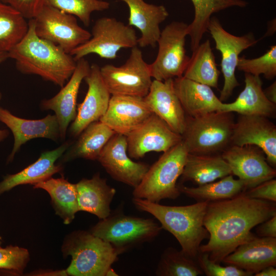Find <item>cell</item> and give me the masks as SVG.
Returning a JSON list of instances; mask_svg holds the SVG:
<instances>
[{
	"label": "cell",
	"mask_w": 276,
	"mask_h": 276,
	"mask_svg": "<svg viewBox=\"0 0 276 276\" xmlns=\"http://www.w3.org/2000/svg\"><path fill=\"white\" fill-rule=\"evenodd\" d=\"M237 68L245 73L256 76L263 74L268 80L276 76V45H273L261 56L248 59L239 57Z\"/></svg>",
	"instance_id": "8d00e7d4"
},
{
	"label": "cell",
	"mask_w": 276,
	"mask_h": 276,
	"mask_svg": "<svg viewBox=\"0 0 276 276\" xmlns=\"http://www.w3.org/2000/svg\"><path fill=\"white\" fill-rule=\"evenodd\" d=\"M144 100L153 113L175 132L182 134L185 127L186 114L175 93L173 79L152 81Z\"/></svg>",
	"instance_id": "44dd1931"
},
{
	"label": "cell",
	"mask_w": 276,
	"mask_h": 276,
	"mask_svg": "<svg viewBox=\"0 0 276 276\" xmlns=\"http://www.w3.org/2000/svg\"><path fill=\"white\" fill-rule=\"evenodd\" d=\"M97 64L90 65L85 80L88 89L83 102L78 104L75 120L70 128L72 135L77 136L90 123L99 121L106 112L111 95L108 90Z\"/></svg>",
	"instance_id": "e0dca14e"
},
{
	"label": "cell",
	"mask_w": 276,
	"mask_h": 276,
	"mask_svg": "<svg viewBox=\"0 0 276 276\" xmlns=\"http://www.w3.org/2000/svg\"><path fill=\"white\" fill-rule=\"evenodd\" d=\"M274 266H269L266 267L261 271L256 273V276H275L276 269Z\"/></svg>",
	"instance_id": "ee69618b"
},
{
	"label": "cell",
	"mask_w": 276,
	"mask_h": 276,
	"mask_svg": "<svg viewBox=\"0 0 276 276\" xmlns=\"http://www.w3.org/2000/svg\"><path fill=\"white\" fill-rule=\"evenodd\" d=\"M129 9L128 25L141 32L137 45L145 48L155 47L160 34V25L169 16L163 5L148 4L144 0H121Z\"/></svg>",
	"instance_id": "603a6c76"
},
{
	"label": "cell",
	"mask_w": 276,
	"mask_h": 276,
	"mask_svg": "<svg viewBox=\"0 0 276 276\" xmlns=\"http://www.w3.org/2000/svg\"><path fill=\"white\" fill-rule=\"evenodd\" d=\"M2 94L0 93V101L2 99ZM9 135V131L6 129H0V142L7 137Z\"/></svg>",
	"instance_id": "f6af8a7d"
},
{
	"label": "cell",
	"mask_w": 276,
	"mask_h": 276,
	"mask_svg": "<svg viewBox=\"0 0 276 276\" xmlns=\"http://www.w3.org/2000/svg\"><path fill=\"white\" fill-rule=\"evenodd\" d=\"M259 225L256 231L260 237L276 238V215Z\"/></svg>",
	"instance_id": "b9f144b4"
},
{
	"label": "cell",
	"mask_w": 276,
	"mask_h": 276,
	"mask_svg": "<svg viewBox=\"0 0 276 276\" xmlns=\"http://www.w3.org/2000/svg\"><path fill=\"white\" fill-rule=\"evenodd\" d=\"M222 262L251 274L276 265V238L255 237L238 246Z\"/></svg>",
	"instance_id": "7402d4cb"
},
{
	"label": "cell",
	"mask_w": 276,
	"mask_h": 276,
	"mask_svg": "<svg viewBox=\"0 0 276 276\" xmlns=\"http://www.w3.org/2000/svg\"><path fill=\"white\" fill-rule=\"evenodd\" d=\"M188 35V25L182 21H172L161 31L157 56L149 64L154 80L165 81L183 76L190 60L185 48Z\"/></svg>",
	"instance_id": "9c48e42d"
},
{
	"label": "cell",
	"mask_w": 276,
	"mask_h": 276,
	"mask_svg": "<svg viewBox=\"0 0 276 276\" xmlns=\"http://www.w3.org/2000/svg\"><path fill=\"white\" fill-rule=\"evenodd\" d=\"M16 10L26 19L34 18L44 5V0H0Z\"/></svg>",
	"instance_id": "ab89813d"
},
{
	"label": "cell",
	"mask_w": 276,
	"mask_h": 276,
	"mask_svg": "<svg viewBox=\"0 0 276 276\" xmlns=\"http://www.w3.org/2000/svg\"><path fill=\"white\" fill-rule=\"evenodd\" d=\"M44 5L74 15L86 27L90 25L93 12L104 11L110 7V3L103 0H44Z\"/></svg>",
	"instance_id": "d590c367"
},
{
	"label": "cell",
	"mask_w": 276,
	"mask_h": 276,
	"mask_svg": "<svg viewBox=\"0 0 276 276\" xmlns=\"http://www.w3.org/2000/svg\"><path fill=\"white\" fill-rule=\"evenodd\" d=\"M162 229L152 219L126 215L118 209L100 219L89 232L110 244L120 255L153 240Z\"/></svg>",
	"instance_id": "52a82bcc"
},
{
	"label": "cell",
	"mask_w": 276,
	"mask_h": 276,
	"mask_svg": "<svg viewBox=\"0 0 276 276\" xmlns=\"http://www.w3.org/2000/svg\"><path fill=\"white\" fill-rule=\"evenodd\" d=\"M197 263L208 276H251V273L234 266H222L209 259L205 253H199L197 259Z\"/></svg>",
	"instance_id": "f35d334b"
},
{
	"label": "cell",
	"mask_w": 276,
	"mask_h": 276,
	"mask_svg": "<svg viewBox=\"0 0 276 276\" xmlns=\"http://www.w3.org/2000/svg\"><path fill=\"white\" fill-rule=\"evenodd\" d=\"M175 93L187 116L196 117L221 111L223 104L212 87L184 77L173 79Z\"/></svg>",
	"instance_id": "d4e9b609"
},
{
	"label": "cell",
	"mask_w": 276,
	"mask_h": 276,
	"mask_svg": "<svg viewBox=\"0 0 276 276\" xmlns=\"http://www.w3.org/2000/svg\"><path fill=\"white\" fill-rule=\"evenodd\" d=\"M1 239H2V238H1V237L0 236V245H1Z\"/></svg>",
	"instance_id": "7dc6e473"
},
{
	"label": "cell",
	"mask_w": 276,
	"mask_h": 276,
	"mask_svg": "<svg viewBox=\"0 0 276 276\" xmlns=\"http://www.w3.org/2000/svg\"><path fill=\"white\" fill-rule=\"evenodd\" d=\"M275 215V202L249 198L244 191L231 198L209 202L203 224L209 240L200 245L199 253L220 263L238 246L256 237L253 227Z\"/></svg>",
	"instance_id": "6da1fadb"
},
{
	"label": "cell",
	"mask_w": 276,
	"mask_h": 276,
	"mask_svg": "<svg viewBox=\"0 0 276 276\" xmlns=\"http://www.w3.org/2000/svg\"><path fill=\"white\" fill-rule=\"evenodd\" d=\"M247 196L271 202L276 201V180L273 178L264 181L245 191Z\"/></svg>",
	"instance_id": "60d3db41"
},
{
	"label": "cell",
	"mask_w": 276,
	"mask_h": 276,
	"mask_svg": "<svg viewBox=\"0 0 276 276\" xmlns=\"http://www.w3.org/2000/svg\"><path fill=\"white\" fill-rule=\"evenodd\" d=\"M30 260L28 250L18 246L0 247V270L22 274Z\"/></svg>",
	"instance_id": "74e56055"
},
{
	"label": "cell",
	"mask_w": 276,
	"mask_h": 276,
	"mask_svg": "<svg viewBox=\"0 0 276 276\" xmlns=\"http://www.w3.org/2000/svg\"><path fill=\"white\" fill-rule=\"evenodd\" d=\"M126 136L128 154L135 159L149 152H166L182 141L181 134L154 113Z\"/></svg>",
	"instance_id": "5bb4252c"
},
{
	"label": "cell",
	"mask_w": 276,
	"mask_h": 276,
	"mask_svg": "<svg viewBox=\"0 0 276 276\" xmlns=\"http://www.w3.org/2000/svg\"><path fill=\"white\" fill-rule=\"evenodd\" d=\"M116 133L100 120L90 123L80 133L75 144L66 150L62 161L77 158L97 160L104 146Z\"/></svg>",
	"instance_id": "f1b7e54d"
},
{
	"label": "cell",
	"mask_w": 276,
	"mask_h": 276,
	"mask_svg": "<svg viewBox=\"0 0 276 276\" xmlns=\"http://www.w3.org/2000/svg\"><path fill=\"white\" fill-rule=\"evenodd\" d=\"M71 143L66 142L58 148L42 152L36 161L14 174L7 175L0 182V196L16 186L35 185L45 180L63 169L61 165H56V160L62 156Z\"/></svg>",
	"instance_id": "cb8c5ba5"
},
{
	"label": "cell",
	"mask_w": 276,
	"mask_h": 276,
	"mask_svg": "<svg viewBox=\"0 0 276 276\" xmlns=\"http://www.w3.org/2000/svg\"><path fill=\"white\" fill-rule=\"evenodd\" d=\"M208 31L215 41L216 49L221 55V67L224 84L219 99L223 102L231 97L234 89L240 85L235 75L240 54L256 44L258 40L251 33L241 36L231 34L223 28L216 17L211 18Z\"/></svg>",
	"instance_id": "7c38bea8"
},
{
	"label": "cell",
	"mask_w": 276,
	"mask_h": 276,
	"mask_svg": "<svg viewBox=\"0 0 276 276\" xmlns=\"http://www.w3.org/2000/svg\"><path fill=\"white\" fill-rule=\"evenodd\" d=\"M263 91L268 100L276 104V82L274 81Z\"/></svg>",
	"instance_id": "7bdbcfd3"
},
{
	"label": "cell",
	"mask_w": 276,
	"mask_h": 276,
	"mask_svg": "<svg viewBox=\"0 0 276 276\" xmlns=\"http://www.w3.org/2000/svg\"><path fill=\"white\" fill-rule=\"evenodd\" d=\"M61 250L66 258L71 256L67 275L73 276L118 275L112 265L119 255L108 243L89 231H76L65 238Z\"/></svg>",
	"instance_id": "277c9868"
},
{
	"label": "cell",
	"mask_w": 276,
	"mask_h": 276,
	"mask_svg": "<svg viewBox=\"0 0 276 276\" xmlns=\"http://www.w3.org/2000/svg\"><path fill=\"white\" fill-rule=\"evenodd\" d=\"M221 155L229 166L232 175L243 182L245 190L275 177V169L268 164L264 152L257 146L231 145Z\"/></svg>",
	"instance_id": "4fadbf2b"
},
{
	"label": "cell",
	"mask_w": 276,
	"mask_h": 276,
	"mask_svg": "<svg viewBox=\"0 0 276 276\" xmlns=\"http://www.w3.org/2000/svg\"><path fill=\"white\" fill-rule=\"evenodd\" d=\"M152 113L143 97L111 95L107 109L99 120L116 133L127 135Z\"/></svg>",
	"instance_id": "d6986e66"
},
{
	"label": "cell",
	"mask_w": 276,
	"mask_h": 276,
	"mask_svg": "<svg viewBox=\"0 0 276 276\" xmlns=\"http://www.w3.org/2000/svg\"><path fill=\"white\" fill-rule=\"evenodd\" d=\"M245 86L236 100L224 103L221 111L237 112L241 115L261 116L273 118L275 115L276 104L265 96L260 76L245 73Z\"/></svg>",
	"instance_id": "484cf974"
},
{
	"label": "cell",
	"mask_w": 276,
	"mask_h": 276,
	"mask_svg": "<svg viewBox=\"0 0 276 276\" xmlns=\"http://www.w3.org/2000/svg\"><path fill=\"white\" fill-rule=\"evenodd\" d=\"M194 8V17L188 25V35L191 39V49L195 50L200 43L213 14L231 7H245L244 0H191Z\"/></svg>",
	"instance_id": "4dcf8cb0"
},
{
	"label": "cell",
	"mask_w": 276,
	"mask_h": 276,
	"mask_svg": "<svg viewBox=\"0 0 276 276\" xmlns=\"http://www.w3.org/2000/svg\"><path fill=\"white\" fill-rule=\"evenodd\" d=\"M188 153L182 141L164 152L134 188L133 198L156 203L164 199L177 198L180 194L177 180L182 173Z\"/></svg>",
	"instance_id": "5b68a950"
},
{
	"label": "cell",
	"mask_w": 276,
	"mask_h": 276,
	"mask_svg": "<svg viewBox=\"0 0 276 276\" xmlns=\"http://www.w3.org/2000/svg\"><path fill=\"white\" fill-rule=\"evenodd\" d=\"M203 273L195 260L172 247L163 251L155 271L158 276H197Z\"/></svg>",
	"instance_id": "e575fe53"
},
{
	"label": "cell",
	"mask_w": 276,
	"mask_h": 276,
	"mask_svg": "<svg viewBox=\"0 0 276 276\" xmlns=\"http://www.w3.org/2000/svg\"><path fill=\"white\" fill-rule=\"evenodd\" d=\"M180 193L199 201L212 202L234 197L245 191L243 182L235 179L232 174L218 181L211 182L196 187L177 185Z\"/></svg>",
	"instance_id": "d6a6232c"
},
{
	"label": "cell",
	"mask_w": 276,
	"mask_h": 276,
	"mask_svg": "<svg viewBox=\"0 0 276 276\" xmlns=\"http://www.w3.org/2000/svg\"><path fill=\"white\" fill-rule=\"evenodd\" d=\"M0 121L10 129L14 136V145L8 162H11L21 145L30 140L45 138L57 141L60 139L59 124L55 114H48L39 120H28L16 117L0 107Z\"/></svg>",
	"instance_id": "ffe728a7"
},
{
	"label": "cell",
	"mask_w": 276,
	"mask_h": 276,
	"mask_svg": "<svg viewBox=\"0 0 276 276\" xmlns=\"http://www.w3.org/2000/svg\"><path fill=\"white\" fill-rule=\"evenodd\" d=\"M34 20L37 35L70 53L91 37V33L80 27L76 16L44 5Z\"/></svg>",
	"instance_id": "8fae6325"
},
{
	"label": "cell",
	"mask_w": 276,
	"mask_h": 276,
	"mask_svg": "<svg viewBox=\"0 0 276 276\" xmlns=\"http://www.w3.org/2000/svg\"><path fill=\"white\" fill-rule=\"evenodd\" d=\"M76 185L79 211L93 214L100 219L109 215L116 191L107 183L106 179L98 173L90 179H82Z\"/></svg>",
	"instance_id": "4316f807"
},
{
	"label": "cell",
	"mask_w": 276,
	"mask_h": 276,
	"mask_svg": "<svg viewBox=\"0 0 276 276\" xmlns=\"http://www.w3.org/2000/svg\"><path fill=\"white\" fill-rule=\"evenodd\" d=\"M33 188L41 189L49 193L56 214L65 224L73 221L79 212L76 183L70 182L63 177H51L34 185Z\"/></svg>",
	"instance_id": "f546056e"
},
{
	"label": "cell",
	"mask_w": 276,
	"mask_h": 276,
	"mask_svg": "<svg viewBox=\"0 0 276 276\" xmlns=\"http://www.w3.org/2000/svg\"><path fill=\"white\" fill-rule=\"evenodd\" d=\"M90 65L84 58L77 61L76 66L67 83L53 97L43 100L40 108L52 110L58 120L60 139L64 140L68 126L77 114V99L81 83L89 74Z\"/></svg>",
	"instance_id": "ac0fdd59"
},
{
	"label": "cell",
	"mask_w": 276,
	"mask_h": 276,
	"mask_svg": "<svg viewBox=\"0 0 276 276\" xmlns=\"http://www.w3.org/2000/svg\"><path fill=\"white\" fill-rule=\"evenodd\" d=\"M21 40L9 52L21 73L36 75L62 87L74 72L77 61L58 45L39 37L33 18Z\"/></svg>",
	"instance_id": "7a4b0ae2"
},
{
	"label": "cell",
	"mask_w": 276,
	"mask_h": 276,
	"mask_svg": "<svg viewBox=\"0 0 276 276\" xmlns=\"http://www.w3.org/2000/svg\"><path fill=\"white\" fill-rule=\"evenodd\" d=\"M100 69L111 95L144 98L149 92L152 82L149 64L145 61L137 46L131 48L129 57L123 65L106 64Z\"/></svg>",
	"instance_id": "30bf717a"
},
{
	"label": "cell",
	"mask_w": 276,
	"mask_h": 276,
	"mask_svg": "<svg viewBox=\"0 0 276 276\" xmlns=\"http://www.w3.org/2000/svg\"><path fill=\"white\" fill-rule=\"evenodd\" d=\"M114 180L135 188L149 167L131 160L127 153L126 135L116 133L104 146L97 159Z\"/></svg>",
	"instance_id": "9a60e30c"
},
{
	"label": "cell",
	"mask_w": 276,
	"mask_h": 276,
	"mask_svg": "<svg viewBox=\"0 0 276 276\" xmlns=\"http://www.w3.org/2000/svg\"><path fill=\"white\" fill-rule=\"evenodd\" d=\"M29 28L26 18L10 6L0 2V51L8 52Z\"/></svg>",
	"instance_id": "836d02e7"
},
{
	"label": "cell",
	"mask_w": 276,
	"mask_h": 276,
	"mask_svg": "<svg viewBox=\"0 0 276 276\" xmlns=\"http://www.w3.org/2000/svg\"><path fill=\"white\" fill-rule=\"evenodd\" d=\"M9 57L8 52L0 51V64L7 60Z\"/></svg>",
	"instance_id": "bcb514c9"
},
{
	"label": "cell",
	"mask_w": 276,
	"mask_h": 276,
	"mask_svg": "<svg viewBox=\"0 0 276 276\" xmlns=\"http://www.w3.org/2000/svg\"><path fill=\"white\" fill-rule=\"evenodd\" d=\"M231 145H254L264 153L268 164L276 166V127L268 118L240 114L234 123Z\"/></svg>",
	"instance_id": "2e32d148"
},
{
	"label": "cell",
	"mask_w": 276,
	"mask_h": 276,
	"mask_svg": "<svg viewBox=\"0 0 276 276\" xmlns=\"http://www.w3.org/2000/svg\"><path fill=\"white\" fill-rule=\"evenodd\" d=\"M90 33L89 40L70 53L76 61L90 54H97L102 58L114 59L120 49L137 46L138 38L135 30L114 17L98 19Z\"/></svg>",
	"instance_id": "ba28073f"
},
{
	"label": "cell",
	"mask_w": 276,
	"mask_h": 276,
	"mask_svg": "<svg viewBox=\"0 0 276 276\" xmlns=\"http://www.w3.org/2000/svg\"><path fill=\"white\" fill-rule=\"evenodd\" d=\"M231 174V168L221 154L188 153L180 176L182 182L201 185Z\"/></svg>",
	"instance_id": "83f0119b"
},
{
	"label": "cell",
	"mask_w": 276,
	"mask_h": 276,
	"mask_svg": "<svg viewBox=\"0 0 276 276\" xmlns=\"http://www.w3.org/2000/svg\"><path fill=\"white\" fill-rule=\"evenodd\" d=\"M132 201L137 210L148 213L158 220L162 229L170 232L177 239L181 250L196 261L201 242L209 237L203 224L209 202L167 206L140 198H133Z\"/></svg>",
	"instance_id": "3957f363"
},
{
	"label": "cell",
	"mask_w": 276,
	"mask_h": 276,
	"mask_svg": "<svg viewBox=\"0 0 276 276\" xmlns=\"http://www.w3.org/2000/svg\"><path fill=\"white\" fill-rule=\"evenodd\" d=\"M234 123L233 112H229L186 116L182 141L189 153L219 154L231 145Z\"/></svg>",
	"instance_id": "8992f818"
},
{
	"label": "cell",
	"mask_w": 276,
	"mask_h": 276,
	"mask_svg": "<svg viewBox=\"0 0 276 276\" xmlns=\"http://www.w3.org/2000/svg\"><path fill=\"white\" fill-rule=\"evenodd\" d=\"M220 72L218 69L210 41L200 43L195 50L183 76L211 87L218 88Z\"/></svg>",
	"instance_id": "1f68e13d"
}]
</instances>
